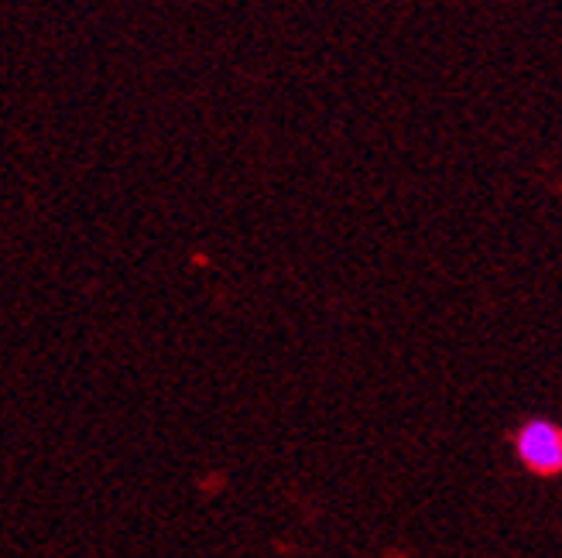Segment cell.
<instances>
[{
  "instance_id": "6da1fadb",
  "label": "cell",
  "mask_w": 562,
  "mask_h": 558,
  "mask_svg": "<svg viewBox=\"0 0 562 558\" xmlns=\"http://www.w3.org/2000/svg\"><path fill=\"white\" fill-rule=\"evenodd\" d=\"M515 453L531 472H539V477H559L562 472V425L525 422L515 435Z\"/></svg>"
}]
</instances>
